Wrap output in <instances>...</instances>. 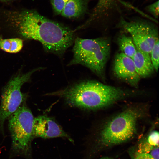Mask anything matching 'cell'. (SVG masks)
<instances>
[{"label": "cell", "instance_id": "1", "mask_svg": "<svg viewBox=\"0 0 159 159\" xmlns=\"http://www.w3.org/2000/svg\"><path fill=\"white\" fill-rule=\"evenodd\" d=\"M11 25L23 37L39 42L48 52L61 56L74 43V31L34 11L8 13Z\"/></svg>", "mask_w": 159, "mask_h": 159}, {"label": "cell", "instance_id": "2", "mask_svg": "<svg viewBox=\"0 0 159 159\" xmlns=\"http://www.w3.org/2000/svg\"><path fill=\"white\" fill-rule=\"evenodd\" d=\"M63 98L70 105L87 110L101 108L123 97L120 89L93 81H84L52 95Z\"/></svg>", "mask_w": 159, "mask_h": 159}, {"label": "cell", "instance_id": "3", "mask_svg": "<svg viewBox=\"0 0 159 159\" xmlns=\"http://www.w3.org/2000/svg\"><path fill=\"white\" fill-rule=\"evenodd\" d=\"M74 43L73 58L68 65H82L99 77H103L110 53L109 39L105 37L94 39L77 37Z\"/></svg>", "mask_w": 159, "mask_h": 159}, {"label": "cell", "instance_id": "4", "mask_svg": "<svg viewBox=\"0 0 159 159\" xmlns=\"http://www.w3.org/2000/svg\"><path fill=\"white\" fill-rule=\"evenodd\" d=\"M9 118L8 127L11 138L9 158L19 157L33 159L34 118L31 111L25 105H22Z\"/></svg>", "mask_w": 159, "mask_h": 159}, {"label": "cell", "instance_id": "5", "mask_svg": "<svg viewBox=\"0 0 159 159\" xmlns=\"http://www.w3.org/2000/svg\"><path fill=\"white\" fill-rule=\"evenodd\" d=\"M41 69L37 68L25 73L19 72L4 87L0 105V131L4 137L5 121L17 110L26 98L25 94L21 92L22 86L29 80L34 72Z\"/></svg>", "mask_w": 159, "mask_h": 159}, {"label": "cell", "instance_id": "6", "mask_svg": "<svg viewBox=\"0 0 159 159\" xmlns=\"http://www.w3.org/2000/svg\"><path fill=\"white\" fill-rule=\"evenodd\" d=\"M139 114L136 110L130 109L113 118L101 132L102 143L107 145L115 144L130 138L135 133L136 122Z\"/></svg>", "mask_w": 159, "mask_h": 159}, {"label": "cell", "instance_id": "7", "mask_svg": "<svg viewBox=\"0 0 159 159\" xmlns=\"http://www.w3.org/2000/svg\"><path fill=\"white\" fill-rule=\"evenodd\" d=\"M117 26L130 34L136 48L150 54L155 43L159 40L157 29L147 22L128 21L122 18Z\"/></svg>", "mask_w": 159, "mask_h": 159}, {"label": "cell", "instance_id": "8", "mask_svg": "<svg viewBox=\"0 0 159 159\" xmlns=\"http://www.w3.org/2000/svg\"><path fill=\"white\" fill-rule=\"evenodd\" d=\"M33 131L34 138L46 139L61 137L65 138L72 143L74 142L60 125L46 115H40L34 119Z\"/></svg>", "mask_w": 159, "mask_h": 159}, {"label": "cell", "instance_id": "9", "mask_svg": "<svg viewBox=\"0 0 159 159\" xmlns=\"http://www.w3.org/2000/svg\"><path fill=\"white\" fill-rule=\"evenodd\" d=\"M113 71L118 78L133 86L137 85L140 77L137 73L132 59L122 52L117 54L114 62Z\"/></svg>", "mask_w": 159, "mask_h": 159}, {"label": "cell", "instance_id": "10", "mask_svg": "<svg viewBox=\"0 0 159 159\" xmlns=\"http://www.w3.org/2000/svg\"><path fill=\"white\" fill-rule=\"evenodd\" d=\"M136 48V52L132 59L136 71L140 78L147 77L154 70L150 54Z\"/></svg>", "mask_w": 159, "mask_h": 159}, {"label": "cell", "instance_id": "11", "mask_svg": "<svg viewBox=\"0 0 159 159\" xmlns=\"http://www.w3.org/2000/svg\"><path fill=\"white\" fill-rule=\"evenodd\" d=\"M87 6L85 0H68L60 14L67 18H78L85 13Z\"/></svg>", "mask_w": 159, "mask_h": 159}, {"label": "cell", "instance_id": "12", "mask_svg": "<svg viewBox=\"0 0 159 159\" xmlns=\"http://www.w3.org/2000/svg\"><path fill=\"white\" fill-rule=\"evenodd\" d=\"M117 43L121 52L132 59L136 52V48L131 37L122 34L118 37Z\"/></svg>", "mask_w": 159, "mask_h": 159}, {"label": "cell", "instance_id": "13", "mask_svg": "<svg viewBox=\"0 0 159 159\" xmlns=\"http://www.w3.org/2000/svg\"><path fill=\"white\" fill-rule=\"evenodd\" d=\"M23 46L22 40L19 38L3 39L0 37V49L10 53L19 52Z\"/></svg>", "mask_w": 159, "mask_h": 159}, {"label": "cell", "instance_id": "14", "mask_svg": "<svg viewBox=\"0 0 159 159\" xmlns=\"http://www.w3.org/2000/svg\"><path fill=\"white\" fill-rule=\"evenodd\" d=\"M116 0H98L95 8L90 20L107 14L110 10L114 8Z\"/></svg>", "mask_w": 159, "mask_h": 159}, {"label": "cell", "instance_id": "15", "mask_svg": "<svg viewBox=\"0 0 159 159\" xmlns=\"http://www.w3.org/2000/svg\"><path fill=\"white\" fill-rule=\"evenodd\" d=\"M159 41H157L150 53L151 60L154 70L157 71L159 67Z\"/></svg>", "mask_w": 159, "mask_h": 159}, {"label": "cell", "instance_id": "16", "mask_svg": "<svg viewBox=\"0 0 159 159\" xmlns=\"http://www.w3.org/2000/svg\"><path fill=\"white\" fill-rule=\"evenodd\" d=\"M68 0H50L53 12L56 15L60 14Z\"/></svg>", "mask_w": 159, "mask_h": 159}, {"label": "cell", "instance_id": "17", "mask_svg": "<svg viewBox=\"0 0 159 159\" xmlns=\"http://www.w3.org/2000/svg\"><path fill=\"white\" fill-rule=\"evenodd\" d=\"M159 0L147 6L145 9L154 18H158L159 16Z\"/></svg>", "mask_w": 159, "mask_h": 159}, {"label": "cell", "instance_id": "18", "mask_svg": "<svg viewBox=\"0 0 159 159\" xmlns=\"http://www.w3.org/2000/svg\"><path fill=\"white\" fill-rule=\"evenodd\" d=\"M147 142L154 147L159 146V133L156 131L152 132L148 136Z\"/></svg>", "mask_w": 159, "mask_h": 159}, {"label": "cell", "instance_id": "19", "mask_svg": "<svg viewBox=\"0 0 159 159\" xmlns=\"http://www.w3.org/2000/svg\"><path fill=\"white\" fill-rule=\"evenodd\" d=\"M149 154L154 159H159V147L154 148L150 152Z\"/></svg>", "mask_w": 159, "mask_h": 159}, {"label": "cell", "instance_id": "20", "mask_svg": "<svg viewBox=\"0 0 159 159\" xmlns=\"http://www.w3.org/2000/svg\"><path fill=\"white\" fill-rule=\"evenodd\" d=\"M135 159H154L148 153L138 154Z\"/></svg>", "mask_w": 159, "mask_h": 159}, {"label": "cell", "instance_id": "21", "mask_svg": "<svg viewBox=\"0 0 159 159\" xmlns=\"http://www.w3.org/2000/svg\"><path fill=\"white\" fill-rule=\"evenodd\" d=\"M10 0H0V1H4V2H6V1H9Z\"/></svg>", "mask_w": 159, "mask_h": 159}, {"label": "cell", "instance_id": "22", "mask_svg": "<svg viewBox=\"0 0 159 159\" xmlns=\"http://www.w3.org/2000/svg\"><path fill=\"white\" fill-rule=\"evenodd\" d=\"M1 144H0V146L1 145Z\"/></svg>", "mask_w": 159, "mask_h": 159}]
</instances>
